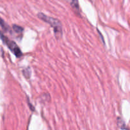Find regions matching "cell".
<instances>
[{
    "label": "cell",
    "mask_w": 130,
    "mask_h": 130,
    "mask_svg": "<svg viewBox=\"0 0 130 130\" xmlns=\"http://www.w3.org/2000/svg\"><path fill=\"white\" fill-rule=\"evenodd\" d=\"M38 17L42 20L45 22L48 23L50 25L51 27L53 28L55 34L57 37H60L62 34V24L57 19L47 16L43 13H39L38 14Z\"/></svg>",
    "instance_id": "1"
},
{
    "label": "cell",
    "mask_w": 130,
    "mask_h": 130,
    "mask_svg": "<svg viewBox=\"0 0 130 130\" xmlns=\"http://www.w3.org/2000/svg\"><path fill=\"white\" fill-rule=\"evenodd\" d=\"M0 36L2 38L3 41L6 43V45L8 46V47L10 48V50H11L13 53H14V54H15L17 57H20V56L22 55V53L21 50H20L19 47H18L17 45L13 41L10 40H9L8 38H7L6 36L3 35L1 33H0Z\"/></svg>",
    "instance_id": "2"
},
{
    "label": "cell",
    "mask_w": 130,
    "mask_h": 130,
    "mask_svg": "<svg viewBox=\"0 0 130 130\" xmlns=\"http://www.w3.org/2000/svg\"><path fill=\"white\" fill-rule=\"evenodd\" d=\"M69 3L70 5H71L74 9L76 10H79V3L77 0H66Z\"/></svg>",
    "instance_id": "3"
},
{
    "label": "cell",
    "mask_w": 130,
    "mask_h": 130,
    "mask_svg": "<svg viewBox=\"0 0 130 130\" xmlns=\"http://www.w3.org/2000/svg\"><path fill=\"white\" fill-rule=\"evenodd\" d=\"M13 30L15 31L16 33H20V34L22 33L23 30H24V29H23L22 28H21L20 26H19V25H13Z\"/></svg>",
    "instance_id": "4"
},
{
    "label": "cell",
    "mask_w": 130,
    "mask_h": 130,
    "mask_svg": "<svg viewBox=\"0 0 130 130\" xmlns=\"http://www.w3.org/2000/svg\"><path fill=\"white\" fill-rule=\"evenodd\" d=\"M0 25H1V27H2L3 28H4V29H6V25L5 24V23L4 22V21L1 19V18H0Z\"/></svg>",
    "instance_id": "5"
}]
</instances>
